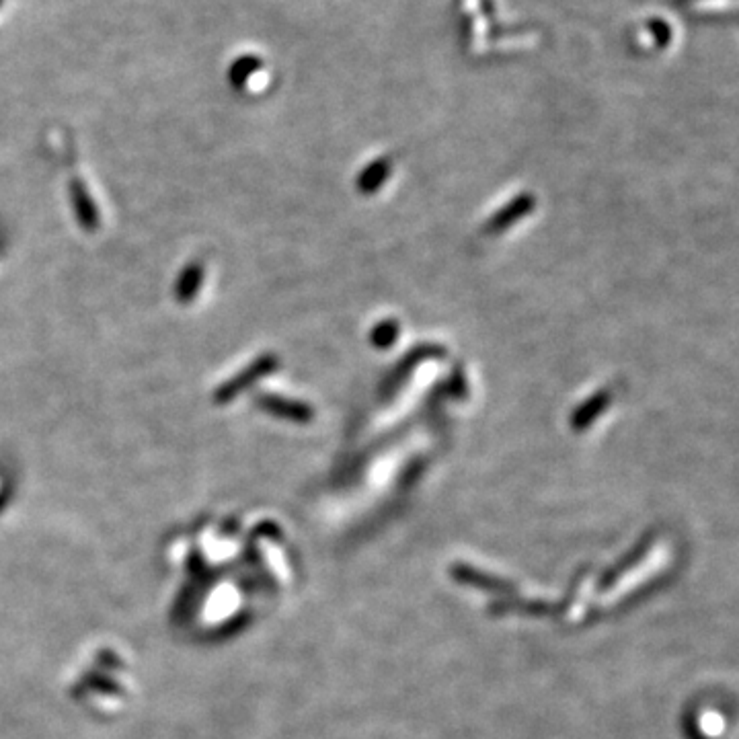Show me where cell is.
<instances>
[{
	"label": "cell",
	"instance_id": "obj_1",
	"mask_svg": "<svg viewBox=\"0 0 739 739\" xmlns=\"http://www.w3.org/2000/svg\"><path fill=\"white\" fill-rule=\"evenodd\" d=\"M278 368V358L276 356H261L255 362H251L245 370H241L237 376L228 378L226 382H222L216 391H214V403L216 405H228L230 401H235L239 395H243L247 388H251L253 384H257L261 378H265L267 374H271Z\"/></svg>",
	"mask_w": 739,
	"mask_h": 739
},
{
	"label": "cell",
	"instance_id": "obj_2",
	"mask_svg": "<svg viewBox=\"0 0 739 739\" xmlns=\"http://www.w3.org/2000/svg\"><path fill=\"white\" fill-rule=\"evenodd\" d=\"M68 191H70V204H72L76 222H79L81 228L87 232H97L101 226V216H99L97 204L89 193L87 185L79 177H74L68 185Z\"/></svg>",
	"mask_w": 739,
	"mask_h": 739
},
{
	"label": "cell",
	"instance_id": "obj_3",
	"mask_svg": "<svg viewBox=\"0 0 739 739\" xmlns=\"http://www.w3.org/2000/svg\"><path fill=\"white\" fill-rule=\"evenodd\" d=\"M257 407L263 409L269 415H276L282 419H290V421H308L313 417V411H310L306 405L298 403V401H290L284 397H276V395H261L255 399Z\"/></svg>",
	"mask_w": 739,
	"mask_h": 739
},
{
	"label": "cell",
	"instance_id": "obj_4",
	"mask_svg": "<svg viewBox=\"0 0 739 739\" xmlns=\"http://www.w3.org/2000/svg\"><path fill=\"white\" fill-rule=\"evenodd\" d=\"M206 271L202 263H189L177 278L175 284V298L181 304H189L198 298L202 286H204Z\"/></svg>",
	"mask_w": 739,
	"mask_h": 739
}]
</instances>
